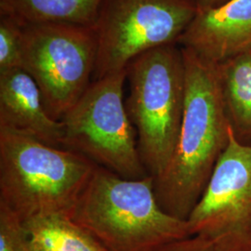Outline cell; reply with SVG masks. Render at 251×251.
<instances>
[{"label": "cell", "mask_w": 251, "mask_h": 251, "mask_svg": "<svg viewBox=\"0 0 251 251\" xmlns=\"http://www.w3.org/2000/svg\"><path fill=\"white\" fill-rule=\"evenodd\" d=\"M21 27L23 69L36 81L49 116L60 121L91 84L97 59L95 31L67 25Z\"/></svg>", "instance_id": "obj_7"}, {"label": "cell", "mask_w": 251, "mask_h": 251, "mask_svg": "<svg viewBox=\"0 0 251 251\" xmlns=\"http://www.w3.org/2000/svg\"><path fill=\"white\" fill-rule=\"evenodd\" d=\"M198 3V11L205 9L216 8L222 4H224L227 0H196Z\"/></svg>", "instance_id": "obj_17"}, {"label": "cell", "mask_w": 251, "mask_h": 251, "mask_svg": "<svg viewBox=\"0 0 251 251\" xmlns=\"http://www.w3.org/2000/svg\"><path fill=\"white\" fill-rule=\"evenodd\" d=\"M0 251H30L24 222L2 202H0Z\"/></svg>", "instance_id": "obj_15"}, {"label": "cell", "mask_w": 251, "mask_h": 251, "mask_svg": "<svg viewBox=\"0 0 251 251\" xmlns=\"http://www.w3.org/2000/svg\"><path fill=\"white\" fill-rule=\"evenodd\" d=\"M24 224L30 251H105L90 233L69 217L50 216Z\"/></svg>", "instance_id": "obj_12"}, {"label": "cell", "mask_w": 251, "mask_h": 251, "mask_svg": "<svg viewBox=\"0 0 251 251\" xmlns=\"http://www.w3.org/2000/svg\"><path fill=\"white\" fill-rule=\"evenodd\" d=\"M101 0H0V15L20 26L31 25H95Z\"/></svg>", "instance_id": "obj_11"}, {"label": "cell", "mask_w": 251, "mask_h": 251, "mask_svg": "<svg viewBox=\"0 0 251 251\" xmlns=\"http://www.w3.org/2000/svg\"><path fill=\"white\" fill-rule=\"evenodd\" d=\"M181 50L185 65L183 117L171 161L154 179V192L168 213L187 220L228 145L233 126L218 64L187 49Z\"/></svg>", "instance_id": "obj_1"}, {"label": "cell", "mask_w": 251, "mask_h": 251, "mask_svg": "<svg viewBox=\"0 0 251 251\" xmlns=\"http://www.w3.org/2000/svg\"><path fill=\"white\" fill-rule=\"evenodd\" d=\"M157 251H214L212 244L199 235L189 236L163 246Z\"/></svg>", "instance_id": "obj_16"}, {"label": "cell", "mask_w": 251, "mask_h": 251, "mask_svg": "<svg viewBox=\"0 0 251 251\" xmlns=\"http://www.w3.org/2000/svg\"><path fill=\"white\" fill-rule=\"evenodd\" d=\"M23 68L22 27L0 15V73Z\"/></svg>", "instance_id": "obj_14"}, {"label": "cell", "mask_w": 251, "mask_h": 251, "mask_svg": "<svg viewBox=\"0 0 251 251\" xmlns=\"http://www.w3.org/2000/svg\"><path fill=\"white\" fill-rule=\"evenodd\" d=\"M178 44L215 64L251 51V0L199 10Z\"/></svg>", "instance_id": "obj_9"}, {"label": "cell", "mask_w": 251, "mask_h": 251, "mask_svg": "<svg viewBox=\"0 0 251 251\" xmlns=\"http://www.w3.org/2000/svg\"><path fill=\"white\" fill-rule=\"evenodd\" d=\"M198 13L196 0H101L95 25V79L124 71L137 56L178 43Z\"/></svg>", "instance_id": "obj_6"}, {"label": "cell", "mask_w": 251, "mask_h": 251, "mask_svg": "<svg viewBox=\"0 0 251 251\" xmlns=\"http://www.w3.org/2000/svg\"><path fill=\"white\" fill-rule=\"evenodd\" d=\"M126 108L138 133V149L153 179L167 169L175 150L185 100V65L178 43L137 56L126 68Z\"/></svg>", "instance_id": "obj_4"}, {"label": "cell", "mask_w": 251, "mask_h": 251, "mask_svg": "<svg viewBox=\"0 0 251 251\" xmlns=\"http://www.w3.org/2000/svg\"><path fill=\"white\" fill-rule=\"evenodd\" d=\"M0 127L64 148L63 122L49 116L36 81L23 68L0 73Z\"/></svg>", "instance_id": "obj_10"}, {"label": "cell", "mask_w": 251, "mask_h": 251, "mask_svg": "<svg viewBox=\"0 0 251 251\" xmlns=\"http://www.w3.org/2000/svg\"><path fill=\"white\" fill-rule=\"evenodd\" d=\"M71 219L105 251H157L191 236L188 223L158 202L154 179L122 178L97 166Z\"/></svg>", "instance_id": "obj_2"}, {"label": "cell", "mask_w": 251, "mask_h": 251, "mask_svg": "<svg viewBox=\"0 0 251 251\" xmlns=\"http://www.w3.org/2000/svg\"><path fill=\"white\" fill-rule=\"evenodd\" d=\"M191 236L214 251H251V145L234 129L197 205L187 218Z\"/></svg>", "instance_id": "obj_8"}, {"label": "cell", "mask_w": 251, "mask_h": 251, "mask_svg": "<svg viewBox=\"0 0 251 251\" xmlns=\"http://www.w3.org/2000/svg\"><path fill=\"white\" fill-rule=\"evenodd\" d=\"M126 70L91 83L62 118L63 147L125 179L149 176L123 100Z\"/></svg>", "instance_id": "obj_5"}, {"label": "cell", "mask_w": 251, "mask_h": 251, "mask_svg": "<svg viewBox=\"0 0 251 251\" xmlns=\"http://www.w3.org/2000/svg\"><path fill=\"white\" fill-rule=\"evenodd\" d=\"M97 166L79 152L0 127V202L24 223L71 218Z\"/></svg>", "instance_id": "obj_3"}, {"label": "cell", "mask_w": 251, "mask_h": 251, "mask_svg": "<svg viewBox=\"0 0 251 251\" xmlns=\"http://www.w3.org/2000/svg\"><path fill=\"white\" fill-rule=\"evenodd\" d=\"M218 70L235 133L251 135V51L218 64Z\"/></svg>", "instance_id": "obj_13"}]
</instances>
